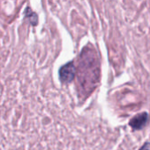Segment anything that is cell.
<instances>
[{
	"mask_svg": "<svg viewBox=\"0 0 150 150\" xmlns=\"http://www.w3.org/2000/svg\"><path fill=\"white\" fill-rule=\"evenodd\" d=\"M75 74H76V69L72 62H69L64 65L59 70L60 80L65 83L72 82L75 76Z\"/></svg>",
	"mask_w": 150,
	"mask_h": 150,
	"instance_id": "6da1fadb",
	"label": "cell"
},
{
	"mask_svg": "<svg viewBox=\"0 0 150 150\" xmlns=\"http://www.w3.org/2000/svg\"><path fill=\"white\" fill-rule=\"evenodd\" d=\"M148 121V113L142 112L134 116L129 122V125L135 130H140L143 128Z\"/></svg>",
	"mask_w": 150,
	"mask_h": 150,
	"instance_id": "7a4b0ae2",
	"label": "cell"
},
{
	"mask_svg": "<svg viewBox=\"0 0 150 150\" xmlns=\"http://www.w3.org/2000/svg\"><path fill=\"white\" fill-rule=\"evenodd\" d=\"M26 16L29 19V21L31 22L32 25H34L37 24V15L34 11H32V10L29 7H27L26 10Z\"/></svg>",
	"mask_w": 150,
	"mask_h": 150,
	"instance_id": "3957f363",
	"label": "cell"
},
{
	"mask_svg": "<svg viewBox=\"0 0 150 150\" xmlns=\"http://www.w3.org/2000/svg\"><path fill=\"white\" fill-rule=\"evenodd\" d=\"M140 150H150V142H147L145 143Z\"/></svg>",
	"mask_w": 150,
	"mask_h": 150,
	"instance_id": "277c9868",
	"label": "cell"
}]
</instances>
